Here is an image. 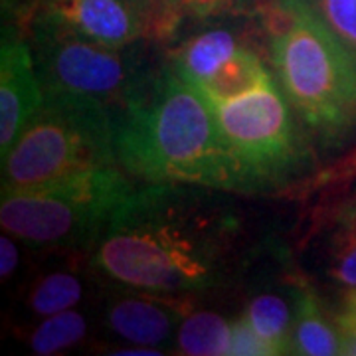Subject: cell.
<instances>
[{"label": "cell", "mask_w": 356, "mask_h": 356, "mask_svg": "<svg viewBox=\"0 0 356 356\" xmlns=\"http://www.w3.org/2000/svg\"><path fill=\"white\" fill-rule=\"evenodd\" d=\"M194 184L147 182L125 194L93 245V267L127 289L202 291L226 277L236 224Z\"/></svg>", "instance_id": "1"}, {"label": "cell", "mask_w": 356, "mask_h": 356, "mask_svg": "<svg viewBox=\"0 0 356 356\" xmlns=\"http://www.w3.org/2000/svg\"><path fill=\"white\" fill-rule=\"evenodd\" d=\"M115 129L119 165L145 182L242 191L212 103L172 65L140 81Z\"/></svg>", "instance_id": "2"}, {"label": "cell", "mask_w": 356, "mask_h": 356, "mask_svg": "<svg viewBox=\"0 0 356 356\" xmlns=\"http://www.w3.org/2000/svg\"><path fill=\"white\" fill-rule=\"evenodd\" d=\"M271 62L283 93L323 139L356 127V58L307 0H269Z\"/></svg>", "instance_id": "3"}, {"label": "cell", "mask_w": 356, "mask_h": 356, "mask_svg": "<svg viewBox=\"0 0 356 356\" xmlns=\"http://www.w3.org/2000/svg\"><path fill=\"white\" fill-rule=\"evenodd\" d=\"M115 113L105 105L44 95L34 119L2 156V191H20L105 166H121Z\"/></svg>", "instance_id": "4"}, {"label": "cell", "mask_w": 356, "mask_h": 356, "mask_svg": "<svg viewBox=\"0 0 356 356\" xmlns=\"http://www.w3.org/2000/svg\"><path fill=\"white\" fill-rule=\"evenodd\" d=\"M129 191L131 184L119 166H105L32 188L2 191V229L32 245H95Z\"/></svg>", "instance_id": "5"}, {"label": "cell", "mask_w": 356, "mask_h": 356, "mask_svg": "<svg viewBox=\"0 0 356 356\" xmlns=\"http://www.w3.org/2000/svg\"><path fill=\"white\" fill-rule=\"evenodd\" d=\"M30 42L44 95L105 105L115 119L147 77L137 54L86 38L40 6Z\"/></svg>", "instance_id": "6"}, {"label": "cell", "mask_w": 356, "mask_h": 356, "mask_svg": "<svg viewBox=\"0 0 356 356\" xmlns=\"http://www.w3.org/2000/svg\"><path fill=\"white\" fill-rule=\"evenodd\" d=\"M289 103L275 81L240 99L212 103L242 191L277 182L301 163L303 143Z\"/></svg>", "instance_id": "7"}, {"label": "cell", "mask_w": 356, "mask_h": 356, "mask_svg": "<svg viewBox=\"0 0 356 356\" xmlns=\"http://www.w3.org/2000/svg\"><path fill=\"white\" fill-rule=\"evenodd\" d=\"M40 6L109 48H129L177 26L159 0H42Z\"/></svg>", "instance_id": "8"}, {"label": "cell", "mask_w": 356, "mask_h": 356, "mask_svg": "<svg viewBox=\"0 0 356 356\" xmlns=\"http://www.w3.org/2000/svg\"><path fill=\"white\" fill-rule=\"evenodd\" d=\"M44 103L32 46L13 32H4L0 48V153L10 151L18 135Z\"/></svg>", "instance_id": "9"}, {"label": "cell", "mask_w": 356, "mask_h": 356, "mask_svg": "<svg viewBox=\"0 0 356 356\" xmlns=\"http://www.w3.org/2000/svg\"><path fill=\"white\" fill-rule=\"evenodd\" d=\"M180 309L153 297L115 299L105 311L107 327L133 346H163L177 337Z\"/></svg>", "instance_id": "10"}, {"label": "cell", "mask_w": 356, "mask_h": 356, "mask_svg": "<svg viewBox=\"0 0 356 356\" xmlns=\"http://www.w3.org/2000/svg\"><path fill=\"white\" fill-rule=\"evenodd\" d=\"M245 46L228 26H214L186 40L172 56V67L192 88L204 86L224 62Z\"/></svg>", "instance_id": "11"}, {"label": "cell", "mask_w": 356, "mask_h": 356, "mask_svg": "<svg viewBox=\"0 0 356 356\" xmlns=\"http://www.w3.org/2000/svg\"><path fill=\"white\" fill-rule=\"evenodd\" d=\"M291 353L301 356L343 355L334 321L325 315L318 295L307 285L295 293Z\"/></svg>", "instance_id": "12"}, {"label": "cell", "mask_w": 356, "mask_h": 356, "mask_svg": "<svg viewBox=\"0 0 356 356\" xmlns=\"http://www.w3.org/2000/svg\"><path fill=\"white\" fill-rule=\"evenodd\" d=\"M273 83V79L252 48L243 46L228 62L218 67L212 77L196 88L210 103H226L250 95L257 89Z\"/></svg>", "instance_id": "13"}, {"label": "cell", "mask_w": 356, "mask_h": 356, "mask_svg": "<svg viewBox=\"0 0 356 356\" xmlns=\"http://www.w3.org/2000/svg\"><path fill=\"white\" fill-rule=\"evenodd\" d=\"M291 307L277 293H259L250 299L243 317L250 321L254 331L266 341L271 355H289L293 346Z\"/></svg>", "instance_id": "14"}, {"label": "cell", "mask_w": 356, "mask_h": 356, "mask_svg": "<svg viewBox=\"0 0 356 356\" xmlns=\"http://www.w3.org/2000/svg\"><path fill=\"white\" fill-rule=\"evenodd\" d=\"M229 334L232 323L214 311H198L184 321L177 329L178 353L191 356H226L229 355Z\"/></svg>", "instance_id": "15"}, {"label": "cell", "mask_w": 356, "mask_h": 356, "mask_svg": "<svg viewBox=\"0 0 356 356\" xmlns=\"http://www.w3.org/2000/svg\"><path fill=\"white\" fill-rule=\"evenodd\" d=\"M83 299V281L72 271H50L32 283L26 309L34 317H50L76 309Z\"/></svg>", "instance_id": "16"}, {"label": "cell", "mask_w": 356, "mask_h": 356, "mask_svg": "<svg viewBox=\"0 0 356 356\" xmlns=\"http://www.w3.org/2000/svg\"><path fill=\"white\" fill-rule=\"evenodd\" d=\"M88 329V317L77 309L44 317L30 334V350L40 356L60 355L81 343Z\"/></svg>", "instance_id": "17"}, {"label": "cell", "mask_w": 356, "mask_h": 356, "mask_svg": "<svg viewBox=\"0 0 356 356\" xmlns=\"http://www.w3.org/2000/svg\"><path fill=\"white\" fill-rule=\"evenodd\" d=\"M161 6L178 24L180 18H222V16H245L266 8L269 0H159Z\"/></svg>", "instance_id": "18"}, {"label": "cell", "mask_w": 356, "mask_h": 356, "mask_svg": "<svg viewBox=\"0 0 356 356\" xmlns=\"http://www.w3.org/2000/svg\"><path fill=\"white\" fill-rule=\"evenodd\" d=\"M325 26L356 58V0H307Z\"/></svg>", "instance_id": "19"}, {"label": "cell", "mask_w": 356, "mask_h": 356, "mask_svg": "<svg viewBox=\"0 0 356 356\" xmlns=\"http://www.w3.org/2000/svg\"><path fill=\"white\" fill-rule=\"evenodd\" d=\"M331 277L346 289H356V234L339 229L331 257Z\"/></svg>", "instance_id": "20"}, {"label": "cell", "mask_w": 356, "mask_h": 356, "mask_svg": "<svg viewBox=\"0 0 356 356\" xmlns=\"http://www.w3.org/2000/svg\"><path fill=\"white\" fill-rule=\"evenodd\" d=\"M353 180H356V145L346 151V153L334 161L332 165L323 168L318 172L313 182L303 184L301 191H327V188H339V186H346Z\"/></svg>", "instance_id": "21"}, {"label": "cell", "mask_w": 356, "mask_h": 356, "mask_svg": "<svg viewBox=\"0 0 356 356\" xmlns=\"http://www.w3.org/2000/svg\"><path fill=\"white\" fill-rule=\"evenodd\" d=\"M229 356H273L266 341L254 331L250 321L238 317L232 321L229 334Z\"/></svg>", "instance_id": "22"}, {"label": "cell", "mask_w": 356, "mask_h": 356, "mask_svg": "<svg viewBox=\"0 0 356 356\" xmlns=\"http://www.w3.org/2000/svg\"><path fill=\"white\" fill-rule=\"evenodd\" d=\"M334 325L341 337V353L356 356V289H346Z\"/></svg>", "instance_id": "23"}, {"label": "cell", "mask_w": 356, "mask_h": 356, "mask_svg": "<svg viewBox=\"0 0 356 356\" xmlns=\"http://www.w3.org/2000/svg\"><path fill=\"white\" fill-rule=\"evenodd\" d=\"M18 266H20V250L14 242V236L4 232L0 238V277L4 283L18 271Z\"/></svg>", "instance_id": "24"}, {"label": "cell", "mask_w": 356, "mask_h": 356, "mask_svg": "<svg viewBox=\"0 0 356 356\" xmlns=\"http://www.w3.org/2000/svg\"><path fill=\"white\" fill-rule=\"evenodd\" d=\"M334 222H337L339 229L356 234V194L341 204V208H339V212H337V220H334Z\"/></svg>", "instance_id": "25"}]
</instances>
